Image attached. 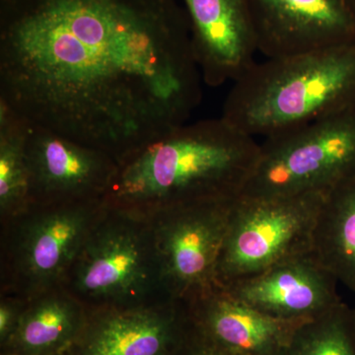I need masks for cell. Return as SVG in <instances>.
Segmentation results:
<instances>
[{"label": "cell", "mask_w": 355, "mask_h": 355, "mask_svg": "<svg viewBox=\"0 0 355 355\" xmlns=\"http://www.w3.org/2000/svg\"><path fill=\"white\" fill-rule=\"evenodd\" d=\"M88 308L64 287L28 299L0 355H62L76 343Z\"/></svg>", "instance_id": "15"}, {"label": "cell", "mask_w": 355, "mask_h": 355, "mask_svg": "<svg viewBox=\"0 0 355 355\" xmlns=\"http://www.w3.org/2000/svg\"><path fill=\"white\" fill-rule=\"evenodd\" d=\"M310 254L338 282L355 292V177L327 191Z\"/></svg>", "instance_id": "16"}, {"label": "cell", "mask_w": 355, "mask_h": 355, "mask_svg": "<svg viewBox=\"0 0 355 355\" xmlns=\"http://www.w3.org/2000/svg\"><path fill=\"white\" fill-rule=\"evenodd\" d=\"M352 4H354V8H355V0H352Z\"/></svg>", "instance_id": "21"}, {"label": "cell", "mask_w": 355, "mask_h": 355, "mask_svg": "<svg viewBox=\"0 0 355 355\" xmlns=\"http://www.w3.org/2000/svg\"><path fill=\"white\" fill-rule=\"evenodd\" d=\"M355 109V43L266 58L233 83L222 118L270 137Z\"/></svg>", "instance_id": "3"}, {"label": "cell", "mask_w": 355, "mask_h": 355, "mask_svg": "<svg viewBox=\"0 0 355 355\" xmlns=\"http://www.w3.org/2000/svg\"><path fill=\"white\" fill-rule=\"evenodd\" d=\"M104 200L33 205L12 219L10 270L18 297L62 287L86 238L106 209Z\"/></svg>", "instance_id": "7"}, {"label": "cell", "mask_w": 355, "mask_h": 355, "mask_svg": "<svg viewBox=\"0 0 355 355\" xmlns=\"http://www.w3.org/2000/svg\"><path fill=\"white\" fill-rule=\"evenodd\" d=\"M259 53L284 58L355 43L352 0H247Z\"/></svg>", "instance_id": "10"}, {"label": "cell", "mask_w": 355, "mask_h": 355, "mask_svg": "<svg viewBox=\"0 0 355 355\" xmlns=\"http://www.w3.org/2000/svg\"><path fill=\"white\" fill-rule=\"evenodd\" d=\"M27 300L18 296H6L0 302V345L7 342L19 323Z\"/></svg>", "instance_id": "20"}, {"label": "cell", "mask_w": 355, "mask_h": 355, "mask_svg": "<svg viewBox=\"0 0 355 355\" xmlns=\"http://www.w3.org/2000/svg\"><path fill=\"white\" fill-rule=\"evenodd\" d=\"M354 321H355V309H354Z\"/></svg>", "instance_id": "22"}, {"label": "cell", "mask_w": 355, "mask_h": 355, "mask_svg": "<svg viewBox=\"0 0 355 355\" xmlns=\"http://www.w3.org/2000/svg\"><path fill=\"white\" fill-rule=\"evenodd\" d=\"M26 121L0 103V216L17 218L32 207L31 178L26 155Z\"/></svg>", "instance_id": "17"}, {"label": "cell", "mask_w": 355, "mask_h": 355, "mask_svg": "<svg viewBox=\"0 0 355 355\" xmlns=\"http://www.w3.org/2000/svg\"><path fill=\"white\" fill-rule=\"evenodd\" d=\"M202 83L176 0H0V103L118 162L186 123Z\"/></svg>", "instance_id": "1"}, {"label": "cell", "mask_w": 355, "mask_h": 355, "mask_svg": "<svg viewBox=\"0 0 355 355\" xmlns=\"http://www.w3.org/2000/svg\"><path fill=\"white\" fill-rule=\"evenodd\" d=\"M62 287L88 309L161 302H154V295L171 300L163 286L150 216L107 205Z\"/></svg>", "instance_id": "4"}, {"label": "cell", "mask_w": 355, "mask_h": 355, "mask_svg": "<svg viewBox=\"0 0 355 355\" xmlns=\"http://www.w3.org/2000/svg\"><path fill=\"white\" fill-rule=\"evenodd\" d=\"M181 302L191 323L236 355H284L306 322L263 314L217 284Z\"/></svg>", "instance_id": "14"}, {"label": "cell", "mask_w": 355, "mask_h": 355, "mask_svg": "<svg viewBox=\"0 0 355 355\" xmlns=\"http://www.w3.org/2000/svg\"><path fill=\"white\" fill-rule=\"evenodd\" d=\"M260 144L222 116L184 123L128 153L104 200L110 207L156 210L239 198Z\"/></svg>", "instance_id": "2"}, {"label": "cell", "mask_w": 355, "mask_h": 355, "mask_svg": "<svg viewBox=\"0 0 355 355\" xmlns=\"http://www.w3.org/2000/svg\"><path fill=\"white\" fill-rule=\"evenodd\" d=\"M186 313V312H184ZM168 355H236L212 340L186 314L183 330Z\"/></svg>", "instance_id": "19"}, {"label": "cell", "mask_w": 355, "mask_h": 355, "mask_svg": "<svg viewBox=\"0 0 355 355\" xmlns=\"http://www.w3.org/2000/svg\"><path fill=\"white\" fill-rule=\"evenodd\" d=\"M186 321L183 303L88 309L80 335L62 355H168Z\"/></svg>", "instance_id": "11"}, {"label": "cell", "mask_w": 355, "mask_h": 355, "mask_svg": "<svg viewBox=\"0 0 355 355\" xmlns=\"http://www.w3.org/2000/svg\"><path fill=\"white\" fill-rule=\"evenodd\" d=\"M233 200L175 205L148 214L166 294L177 301L216 284Z\"/></svg>", "instance_id": "8"}, {"label": "cell", "mask_w": 355, "mask_h": 355, "mask_svg": "<svg viewBox=\"0 0 355 355\" xmlns=\"http://www.w3.org/2000/svg\"><path fill=\"white\" fill-rule=\"evenodd\" d=\"M33 205L104 200L119 162L105 151L26 121Z\"/></svg>", "instance_id": "9"}, {"label": "cell", "mask_w": 355, "mask_h": 355, "mask_svg": "<svg viewBox=\"0 0 355 355\" xmlns=\"http://www.w3.org/2000/svg\"><path fill=\"white\" fill-rule=\"evenodd\" d=\"M327 191L236 198L217 263L216 284L228 286L282 261L310 254Z\"/></svg>", "instance_id": "6"}, {"label": "cell", "mask_w": 355, "mask_h": 355, "mask_svg": "<svg viewBox=\"0 0 355 355\" xmlns=\"http://www.w3.org/2000/svg\"><path fill=\"white\" fill-rule=\"evenodd\" d=\"M336 284L338 280L308 254L223 287L275 319L309 321L342 302Z\"/></svg>", "instance_id": "13"}, {"label": "cell", "mask_w": 355, "mask_h": 355, "mask_svg": "<svg viewBox=\"0 0 355 355\" xmlns=\"http://www.w3.org/2000/svg\"><path fill=\"white\" fill-rule=\"evenodd\" d=\"M355 177V109L265 137L248 198L329 191Z\"/></svg>", "instance_id": "5"}, {"label": "cell", "mask_w": 355, "mask_h": 355, "mask_svg": "<svg viewBox=\"0 0 355 355\" xmlns=\"http://www.w3.org/2000/svg\"><path fill=\"white\" fill-rule=\"evenodd\" d=\"M203 83H234L258 53L247 0H184Z\"/></svg>", "instance_id": "12"}, {"label": "cell", "mask_w": 355, "mask_h": 355, "mask_svg": "<svg viewBox=\"0 0 355 355\" xmlns=\"http://www.w3.org/2000/svg\"><path fill=\"white\" fill-rule=\"evenodd\" d=\"M284 355H355L354 309L343 301L301 324Z\"/></svg>", "instance_id": "18"}]
</instances>
